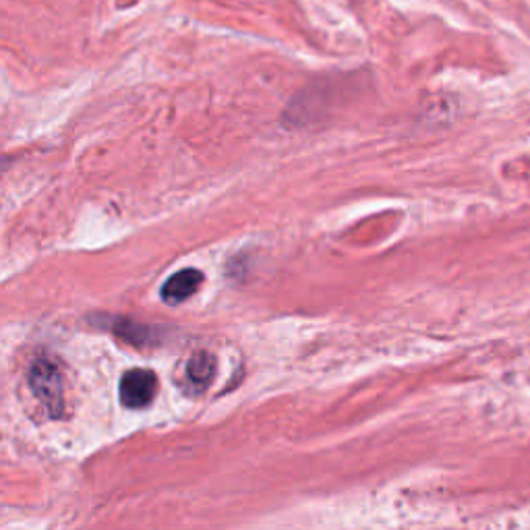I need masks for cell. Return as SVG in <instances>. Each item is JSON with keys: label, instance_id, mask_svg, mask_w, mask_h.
I'll return each mask as SVG.
<instances>
[{"label": "cell", "instance_id": "obj_6", "mask_svg": "<svg viewBox=\"0 0 530 530\" xmlns=\"http://www.w3.org/2000/svg\"><path fill=\"white\" fill-rule=\"evenodd\" d=\"M3 164H5V162H0V172H3V168H5V166H3Z\"/></svg>", "mask_w": 530, "mask_h": 530}, {"label": "cell", "instance_id": "obj_1", "mask_svg": "<svg viewBox=\"0 0 530 530\" xmlns=\"http://www.w3.org/2000/svg\"><path fill=\"white\" fill-rule=\"evenodd\" d=\"M29 388L40 398V402L48 408L52 417H61L65 410V396H63V375L56 363L48 359L36 361V365L29 371Z\"/></svg>", "mask_w": 530, "mask_h": 530}, {"label": "cell", "instance_id": "obj_3", "mask_svg": "<svg viewBox=\"0 0 530 530\" xmlns=\"http://www.w3.org/2000/svg\"><path fill=\"white\" fill-rule=\"evenodd\" d=\"M203 282V274L199 270H181L179 274H174L168 278V282L162 286V299L168 305H179L191 299L197 292V288Z\"/></svg>", "mask_w": 530, "mask_h": 530}, {"label": "cell", "instance_id": "obj_5", "mask_svg": "<svg viewBox=\"0 0 530 530\" xmlns=\"http://www.w3.org/2000/svg\"><path fill=\"white\" fill-rule=\"evenodd\" d=\"M112 330L116 336H121L123 340L135 344V346H150L158 344L162 340V332L158 328L141 326V323L127 321V319H116L112 323Z\"/></svg>", "mask_w": 530, "mask_h": 530}, {"label": "cell", "instance_id": "obj_4", "mask_svg": "<svg viewBox=\"0 0 530 530\" xmlns=\"http://www.w3.org/2000/svg\"><path fill=\"white\" fill-rule=\"evenodd\" d=\"M216 375V359L210 352H195L187 365V379L193 392H201L212 384Z\"/></svg>", "mask_w": 530, "mask_h": 530}, {"label": "cell", "instance_id": "obj_2", "mask_svg": "<svg viewBox=\"0 0 530 530\" xmlns=\"http://www.w3.org/2000/svg\"><path fill=\"white\" fill-rule=\"evenodd\" d=\"M158 392V377L150 369H131L121 379V400L129 408H143Z\"/></svg>", "mask_w": 530, "mask_h": 530}]
</instances>
